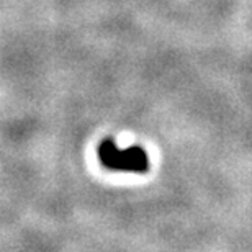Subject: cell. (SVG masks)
Returning <instances> with one entry per match:
<instances>
[{"label":"cell","mask_w":252,"mask_h":252,"mask_svg":"<svg viewBox=\"0 0 252 252\" xmlns=\"http://www.w3.org/2000/svg\"><path fill=\"white\" fill-rule=\"evenodd\" d=\"M98 158L107 169L122 170V172L144 174L149 169V158L141 146H129L122 149L113 139H105L98 146Z\"/></svg>","instance_id":"cell-1"}]
</instances>
